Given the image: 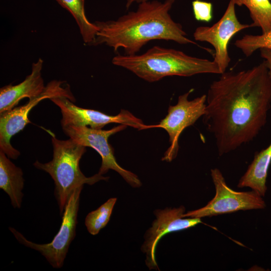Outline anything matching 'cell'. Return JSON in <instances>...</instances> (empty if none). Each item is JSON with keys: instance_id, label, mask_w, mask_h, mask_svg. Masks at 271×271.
<instances>
[{"instance_id": "obj_1", "label": "cell", "mask_w": 271, "mask_h": 271, "mask_svg": "<svg viewBox=\"0 0 271 271\" xmlns=\"http://www.w3.org/2000/svg\"><path fill=\"white\" fill-rule=\"evenodd\" d=\"M210 85L203 115L220 156L252 141L266 122L271 79L264 61L239 72H225Z\"/></svg>"}, {"instance_id": "obj_2", "label": "cell", "mask_w": 271, "mask_h": 271, "mask_svg": "<svg viewBox=\"0 0 271 271\" xmlns=\"http://www.w3.org/2000/svg\"><path fill=\"white\" fill-rule=\"evenodd\" d=\"M175 2L149 0L115 20L94 22L98 31L93 46L104 44L114 51L122 48L125 55H133L153 40L196 45L187 37L182 26L172 19L170 12Z\"/></svg>"}, {"instance_id": "obj_3", "label": "cell", "mask_w": 271, "mask_h": 271, "mask_svg": "<svg viewBox=\"0 0 271 271\" xmlns=\"http://www.w3.org/2000/svg\"><path fill=\"white\" fill-rule=\"evenodd\" d=\"M112 63L149 82H156L167 76L221 74L213 60L191 56L180 50L157 46L141 54L117 55L112 58Z\"/></svg>"}, {"instance_id": "obj_4", "label": "cell", "mask_w": 271, "mask_h": 271, "mask_svg": "<svg viewBox=\"0 0 271 271\" xmlns=\"http://www.w3.org/2000/svg\"><path fill=\"white\" fill-rule=\"evenodd\" d=\"M53 148L52 160L46 163L36 161L34 166L48 173L55 184L54 194L62 215L65 207L72 193L77 188L87 184L92 185L101 180L107 181L108 177L98 173L86 177L79 167L80 160L86 151L85 147L71 139L61 140L52 136Z\"/></svg>"}, {"instance_id": "obj_5", "label": "cell", "mask_w": 271, "mask_h": 271, "mask_svg": "<svg viewBox=\"0 0 271 271\" xmlns=\"http://www.w3.org/2000/svg\"><path fill=\"white\" fill-rule=\"evenodd\" d=\"M210 175L215 187V196L204 207L185 213L184 218H202L240 210L265 208L266 205L263 197L256 192L236 191L230 188L218 168L211 169Z\"/></svg>"}, {"instance_id": "obj_6", "label": "cell", "mask_w": 271, "mask_h": 271, "mask_svg": "<svg viewBox=\"0 0 271 271\" xmlns=\"http://www.w3.org/2000/svg\"><path fill=\"white\" fill-rule=\"evenodd\" d=\"M83 187L77 188L69 198L62 214L60 229L53 240L46 244H37L27 239L13 227L9 230L22 244L39 251L55 268L63 265L69 246L76 235L80 196Z\"/></svg>"}, {"instance_id": "obj_7", "label": "cell", "mask_w": 271, "mask_h": 271, "mask_svg": "<svg viewBox=\"0 0 271 271\" xmlns=\"http://www.w3.org/2000/svg\"><path fill=\"white\" fill-rule=\"evenodd\" d=\"M65 97L73 102L75 98L70 85L66 82L54 80L49 82L38 96L29 99L25 104L15 107L0 114V150L12 159H17L20 152L11 144V138L31 123L28 115L31 109L41 101L57 97Z\"/></svg>"}, {"instance_id": "obj_8", "label": "cell", "mask_w": 271, "mask_h": 271, "mask_svg": "<svg viewBox=\"0 0 271 271\" xmlns=\"http://www.w3.org/2000/svg\"><path fill=\"white\" fill-rule=\"evenodd\" d=\"M127 125L120 124L108 130L93 129L88 126H68L62 128L64 132L76 143L85 147L94 149L101 156V165L98 174L104 175L109 170L118 173L124 180L134 188L140 187L142 183L138 177L122 168L116 162L114 150L109 145L108 138L122 130Z\"/></svg>"}, {"instance_id": "obj_9", "label": "cell", "mask_w": 271, "mask_h": 271, "mask_svg": "<svg viewBox=\"0 0 271 271\" xmlns=\"http://www.w3.org/2000/svg\"><path fill=\"white\" fill-rule=\"evenodd\" d=\"M192 90L180 95L178 102L170 105L168 113L157 125H148L149 127H160L164 129L169 137L170 146L164 154L162 160L171 162L177 156L179 146L178 141L183 131L193 125L205 113L206 94H203L190 100L189 96Z\"/></svg>"}, {"instance_id": "obj_10", "label": "cell", "mask_w": 271, "mask_h": 271, "mask_svg": "<svg viewBox=\"0 0 271 271\" xmlns=\"http://www.w3.org/2000/svg\"><path fill=\"white\" fill-rule=\"evenodd\" d=\"M250 25L241 24L235 13V4L230 0L220 19L212 26H199L194 33L197 41L210 44L214 48L213 61L218 65L221 74L225 72L231 61L228 51V44L237 33L250 27Z\"/></svg>"}, {"instance_id": "obj_11", "label": "cell", "mask_w": 271, "mask_h": 271, "mask_svg": "<svg viewBox=\"0 0 271 271\" xmlns=\"http://www.w3.org/2000/svg\"><path fill=\"white\" fill-rule=\"evenodd\" d=\"M50 100L60 109L62 128L71 125L89 126L91 128L99 129L108 124L117 123L139 130L148 128V125L145 124L141 119L126 110H121L116 115H110L100 111L77 106L65 97H57Z\"/></svg>"}, {"instance_id": "obj_12", "label": "cell", "mask_w": 271, "mask_h": 271, "mask_svg": "<svg viewBox=\"0 0 271 271\" xmlns=\"http://www.w3.org/2000/svg\"><path fill=\"white\" fill-rule=\"evenodd\" d=\"M185 208L157 209L154 212L156 219L145 236V241L142 250L146 254V263L150 269H159L156 259V249L158 243L165 235L175 231L185 230L202 223L201 218H183Z\"/></svg>"}, {"instance_id": "obj_13", "label": "cell", "mask_w": 271, "mask_h": 271, "mask_svg": "<svg viewBox=\"0 0 271 271\" xmlns=\"http://www.w3.org/2000/svg\"><path fill=\"white\" fill-rule=\"evenodd\" d=\"M43 60L41 58L34 62L32 71L22 82L12 84L0 89V114L9 111L17 106L20 100L27 97L32 98L40 95L45 89L42 76Z\"/></svg>"}, {"instance_id": "obj_14", "label": "cell", "mask_w": 271, "mask_h": 271, "mask_svg": "<svg viewBox=\"0 0 271 271\" xmlns=\"http://www.w3.org/2000/svg\"><path fill=\"white\" fill-rule=\"evenodd\" d=\"M271 164V143L268 147L256 153L244 174L239 179L238 188L248 187L262 197L267 187L266 179Z\"/></svg>"}, {"instance_id": "obj_15", "label": "cell", "mask_w": 271, "mask_h": 271, "mask_svg": "<svg viewBox=\"0 0 271 271\" xmlns=\"http://www.w3.org/2000/svg\"><path fill=\"white\" fill-rule=\"evenodd\" d=\"M9 158L0 150V188L8 195L13 207L20 208L24 196L23 172Z\"/></svg>"}, {"instance_id": "obj_16", "label": "cell", "mask_w": 271, "mask_h": 271, "mask_svg": "<svg viewBox=\"0 0 271 271\" xmlns=\"http://www.w3.org/2000/svg\"><path fill=\"white\" fill-rule=\"evenodd\" d=\"M73 16L79 27L82 40L85 44L93 46L98 28L94 22L87 19L84 9V0H56Z\"/></svg>"}, {"instance_id": "obj_17", "label": "cell", "mask_w": 271, "mask_h": 271, "mask_svg": "<svg viewBox=\"0 0 271 271\" xmlns=\"http://www.w3.org/2000/svg\"><path fill=\"white\" fill-rule=\"evenodd\" d=\"M238 6H245L249 10L252 23L262 33L271 30V2L269 0H233Z\"/></svg>"}, {"instance_id": "obj_18", "label": "cell", "mask_w": 271, "mask_h": 271, "mask_svg": "<svg viewBox=\"0 0 271 271\" xmlns=\"http://www.w3.org/2000/svg\"><path fill=\"white\" fill-rule=\"evenodd\" d=\"M116 198H111L97 209L89 213L85 219V225L91 235L97 234L109 221Z\"/></svg>"}, {"instance_id": "obj_19", "label": "cell", "mask_w": 271, "mask_h": 271, "mask_svg": "<svg viewBox=\"0 0 271 271\" xmlns=\"http://www.w3.org/2000/svg\"><path fill=\"white\" fill-rule=\"evenodd\" d=\"M234 45L246 57L251 56L258 49H271V30L260 35H245L236 40Z\"/></svg>"}, {"instance_id": "obj_20", "label": "cell", "mask_w": 271, "mask_h": 271, "mask_svg": "<svg viewBox=\"0 0 271 271\" xmlns=\"http://www.w3.org/2000/svg\"><path fill=\"white\" fill-rule=\"evenodd\" d=\"M193 12L195 19L199 21L209 22L212 18L213 6L211 3L200 0L192 2Z\"/></svg>"}, {"instance_id": "obj_21", "label": "cell", "mask_w": 271, "mask_h": 271, "mask_svg": "<svg viewBox=\"0 0 271 271\" xmlns=\"http://www.w3.org/2000/svg\"><path fill=\"white\" fill-rule=\"evenodd\" d=\"M261 57L264 59L268 72L269 76L271 79V49H260Z\"/></svg>"}, {"instance_id": "obj_22", "label": "cell", "mask_w": 271, "mask_h": 271, "mask_svg": "<svg viewBox=\"0 0 271 271\" xmlns=\"http://www.w3.org/2000/svg\"><path fill=\"white\" fill-rule=\"evenodd\" d=\"M148 1L149 0H126L125 8L126 9H129L134 3L139 4Z\"/></svg>"}, {"instance_id": "obj_23", "label": "cell", "mask_w": 271, "mask_h": 271, "mask_svg": "<svg viewBox=\"0 0 271 271\" xmlns=\"http://www.w3.org/2000/svg\"><path fill=\"white\" fill-rule=\"evenodd\" d=\"M269 1H270V2H271V0H269Z\"/></svg>"}, {"instance_id": "obj_24", "label": "cell", "mask_w": 271, "mask_h": 271, "mask_svg": "<svg viewBox=\"0 0 271 271\" xmlns=\"http://www.w3.org/2000/svg\"><path fill=\"white\" fill-rule=\"evenodd\" d=\"M271 165V164H270Z\"/></svg>"}]
</instances>
